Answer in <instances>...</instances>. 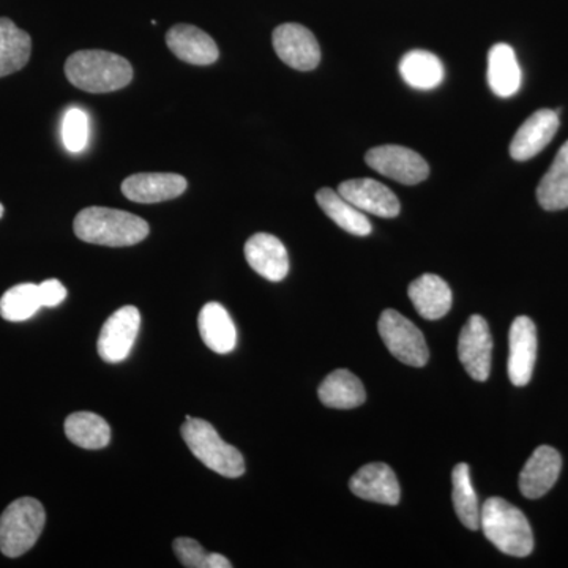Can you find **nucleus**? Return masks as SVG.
<instances>
[{
  "label": "nucleus",
  "instance_id": "1",
  "mask_svg": "<svg viewBox=\"0 0 568 568\" xmlns=\"http://www.w3.org/2000/svg\"><path fill=\"white\" fill-rule=\"evenodd\" d=\"M74 234L82 242L103 246H132L149 235L148 222L133 213L108 207H88L78 213Z\"/></svg>",
  "mask_w": 568,
  "mask_h": 568
},
{
  "label": "nucleus",
  "instance_id": "2",
  "mask_svg": "<svg viewBox=\"0 0 568 568\" xmlns=\"http://www.w3.org/2000/svg\"><path fill=\"white\" fill-rule=\"evenodd\" d=\"M74 88L89 93H108L126 88L133 80L132 63L108 51H78L65 63Z\"/></svg>",
  "mask_w": 568,
  "mask_h": 568
},
{
  "label": "nucleus",
  "instance_id": "3",
  "mask_svg": "<svg viewBox=\"0 0 568 568\" xmlns=\"http://www.w3.org/2000/svg\"><path fill=\"white\" fill-rule=\"evenodd\" d=\"M485 537L504 555L526 558L534 549V534L526 515L503 497H491L480 510Z\"/></svg>",
  "mask_w": 568,
  "mask_h": 568
},
{
  "label": "nucleus",
  "instance_id": "4",
  "mask_svg": "<svg viewBox=\"0 0 568 568\" xmlns=\"http://www.w3.org/2000/svg\"><path fill=\"white\" fill-rule=\"evenodd\" d=\"M181 433L194 457L213 473L227 478L244 476L245 462L241 452L224 443L209 422L186 416Z\"/></svg>",
  "mask_w": 568,
  "mask_h": 568
},
{
  "label": "nucleus",
  "instance_id": "5",
  "mask_svg": "<svg viewBox=\"0 0 568 568\" xmlns=\"http://www.w3.org/2000/svg\"><path fill=\"white\" fill-rule=\"evenodd\" d=\"M47 511L33 497L14 500L0 517V551L7 558H20L39 541Z\"/></svg>",
  "mask_w": 568,
  "mask_h": 568
},
{
  "label": "nucleus",
  "instance_id": "6",
  "mask_svg": "<svg viewBox=\"0 0 568 568\" xmlns=\"http://www.w3.org/2000/svg\"><path fill=\"white\" fill-rule=\"evenodd\" d=\"M377 331L388 353L398 358L402 364L417 366V368L428 364L429 349L424 334L416 324L399 315L396 310H386L381 315Z\"/></svg>",
  "mask_w": 568,
  "mask_h": 568
},
{
  "label": "nucleus",
  "instance_id": "7",
  "mask_svg": "<svg viewBox=\"0 0 568 568\" xmlns=\"http://www.w3.org/2000/svg\"><path fill=\"white\" fill-rule=\"evenodd\" d=\"M365 162L376 173L405 185H417L429 175L428 163L420 153L403 145H379L366 152Z\"/></svg>",
  "mask_w": 568,
  "mask_h": 568
},
{
  "label": "nucleus",
  "instance_id": "8",
  "mask_svg": "<svg viewBox=\"0 0 568 568\" xmlns=\"http://www.w3.org/2000/svg\"><path fill=\"white\" fill-rule=\"evenodd\" d=\"M141 315L136 306L126 305L108 317L100 332L99 355L108 364H119L132 353L140 334Z\"/></svg>",
  "mask_w": 568,
  "mask_h": 568
},
{
  "label": "nucleus",
  "instance_id": "9",
  "mask_svg": "<svg viewBox=\"0 0 568 568\" xmlns=\"http://www.w3.org/2000/svg\"><path fill=\"white\" fill-rule=\"evenodd\" d=\"M493 338L480 315L470 316L458 339V357L473 379L485 383L491 373Z\"/></svg>",
  "mask_w": 568,
  "mask_h": 568
},
{
  "label": "nucleus",
  "instance_id": "10",
  "mask_svg": "<svg viewBox=\"0 0 568 568\" xmlns=\"http://www.w3.org/2000/svg\"><path fill=\"white\" fill-rule=\"evenodd\" d=\"M274 50L291 69L315 70L321 62V48L316 37L305 26L282 24L274 31Z\"/></svg>",
  "mask_w": 568,
  "mask_h": 568
},
{
  "label": "nucleus",
  "instance_id": "11",
  "mask_svg": "<svg viewBox=\"0 0 568 568\" xmlns=\"http://www.w3.org/2000/svg\"><path fill=\"white\" fill-rule=\"evenodd\" d=\"M508 377L518 387L528 386L532 379L537 358V328L528 316H518L508 335Z\"/></svg>",
  "mask_w": 568,
  "mask_h": 568
},
{
  "label": "nucleus",
  "instance_id": "12",
  "mask_svg": "<svg viewBox=\"0 0 568 568\" xmlns=\"http://www.w3.org/2000/svg\"><path fill=\"white\" fill-rule=\"evenodd\" d=\"M338 193L358 211L372 213L381 219H395L402 211L395 193L375 179H351L339 183Z\"/></svg>",
  "mask_w": 568,
  "mask_h": 568
},
{
  "label": "nucleus",
  "instance_id": "13",
  "mask_svg": "<svg viewBox=\"0 0 568 568\" xmlns=\"http://www.w3.org/2000/svg\"><path fill=\"white\" fill-rule=\"evenodd\" d=\"M559 129V114L552 110L534 112L528 121L519 126L510 144L511 159L528 162L537 156L552 141Z\"/></svg>",
  "mask_w": 568,
  "mask_h": 568
},
{
  "label": "nucleus",
  "instance_id": "14",
  "mask_svg": "<svg viewBox=\"0 0 568 568\" xmlns=\"http://www.w3.org/2000/svg\"><path fill=\"white\" fill-rule=\"evenodd\" d=\"M186 186V179L179 174H134L123 181L122 193L133 203L155 204L182 196Z\"/></svg>",
  "mask_w": 568,
  "mask_h": 568
},
{
  "label": "nucleus",
  "instance_id": "15",
  "mask_svg": "<svg viewBox=\"0 0 568 568\" xmlns=\"http://www.w3.org/2000/svg\"><path fill=\"white\" fill-rule=\"evenodd\" d=\"M246 263L268 282L278 283L290 272V254L278 237L257 233L245 244Z\"/></svg>",
  "mask_w": 568,
  "mask_h": 568
},
{
  "label": "nucleus",
  "instance_id": "16",
  "mask_svg": "<svg viewBox=\"0 0 568 568\" xmlns=\"http://www.w3.org/2000/svg\"><path fill=\"white\" fill-rule=\"evenodd\" d=\"M562 469V458L556 448H536L519 474V491L528 499H538L555 487Z\"/></svg>",
  "mask_w": 568,
  "mask_h": 568
},
{
  "label": "nucleus",
  "instance_id": "17",
  "mask_svg": "<svg viewBox=\"0 0 568 568\" xmlns=\"http://www.w3.org/2000/svg\"><path fill=\"white\" fill-rule=\"evenodd\" d=\"M349 488L361 499L386 504V506H396L402 496L398 478L392 467L384 463H369L361 467L351 477Z\"/></svg>",
  "mask_w": 568,
  "mask_h": 568
},
{
  "label": "nucleus",
  "instance_id": "18",
  "mask_svg": "<svg viewBox=\"0 0 568 568\" xmlns=\"http://www.w3.org/2000/svg\"><path fill=\"white\" fill-rule=\"evenodd\" d=\"M168 48L175 58L192 65H211L219 61V47L211 36L190 24H178L166 33Z\"/></svg>",
  "mask_w": 568,
  "mask_h": 568
},
{
  "label": "nucleus",
  "instance_id": "19",
  "mask_svg": "<svg viewBox=\"0 0 568 568\" xmlns=\"http://www.w3.org/2000/svg\"><path fill=\"white\" fill-rule=\"evenodd\" d=\"M410 302L416 306L418 315L428 321H437L447 315L454 302L450 286L440 276L425 274L410 283Z\"/></svg>",
  "mask_w": 568,
  "mask_h": 568
},
{
  "label": "nucleus",
  "instance_id": "20",
  "mask_svg": "<svg viewBox=\"0 0 568 568\" xmlns=\"http://www.w3.org/2000/svg\"><path fill=\"white\" fill-rule=\"evenodd\" d=\"M201 338L209 349L216 354L233 353L237 345V328L233 317L223 305L211 302L205 304L197 317Z\"/></svg>",
  "mask_w": 568,
  "mask_h": 568
},
{
  "label": "nucleus",
  "instance_id": "21",
  "mask_svg": "<svg viewBox=\"0 0 568 568\" xmlns=\"http://www.w3.org/2000/svg\"><path fill=\"white\" fill-rule=\"evenodd\" d=\"M521 67L514 48L497 43L488 54V84L500 99H508L521 88Z\"/></svg>",
  "mask_w": 568,
  "mask_h": 568
},
{
  "label": "nucleus",
  "instance_id": "22",
  "mask_svg": "<svg viewBox=\"0 0 568 568\" xmlns=\"http://www.w3.org/2000/svg\"><path fill=\"white\" fill-rule=\"evenodd\" d=\"M321 403L332 409H354L364 405L366 392L364 384L349 369H335L323 383L320 390Z\"/></svg>",
  "mask_w": 568,
  "mask_h": 568
},
{
  "label": "nucleus",
  "instance_id": "23",
  "mask_svg": "<svg viewBox=\"0 0 568 568\" xmlns=\"http://www.w3.org/2000/svg\"><path fill=\"white\" fill-rule=\"evenodd\" d=\"M399 73L407 85L418 91H433L444 81V65L428 51H409L399 62Z\"/></svg>",
  "mask_w": 568,
  "mask_h": 568
},
{
  "label": "nucleus",
  "instance_id": "24",
  "mask_svg": "<svg viewBox=\"0 0 568 568\" xmlns=\"http://www.w3.org/2000/svg\"><path fill=\"white\" fill-rule=\"evenodd\" d=\"M31 52V36L9 18H0V78L24 69Z\"/></svg>",
  "mask_w": 568,
  "mask_h": 568
},
{
  "label": "nucleus",
  "instance_id": "25",
  "mask_svg": "<svg viewBox=\"0 0 568 568\" xmlns=\"http://www.w3.org/2000/svg\"><path fill=\"white\" fill-rule=\"evenodd\" d=\"M316 201L323 209L325 215L338 224L346 233L361 235L372 234V223L366 219L365 213L358 211L346 197L332 189H321L316 193Z\"/></svg>",
  "mask_w": 568,
  "mask_h": 568
},
{
  "label": "nucleus",
  "instance_id": "26",
  "mask_svg": "<svg viewBox=\"0 0 568 568\" xmlns=\"http://www.w3.org/2000/svg\"><path fill=\"white\" fill-rule=\"evenodd\" d=\"M537 200L545 211L568 209V141L559 149L548 173L538 183Z\"/></svg>",
  "mask_w": 568,
  "mask_h": 568
},
{
  "label": "nucleus",
  "instance_id": "27",
  "mask_svg": "<svg viewBox=\"0 0 568 568\" xmlns=\"http://www.w3.org/2000/svg\"><path fill=\"white\" fill-rule=\"evenodd\" d=\"M65 435L74 446L99 450L110 444L111 428L103 417L93 413H74L67 417Z\"/></svg>",
  "mask_w": 568,
  "mask_h": 568
},
{
  "label": "nucleus",
  "instance_id": "28",
  "mask_svg": "<svg viewBox=\"0 0 568 568\" xmlns=\"http://www.w3.org/2000/svg\"><path fill=\"white\" fill-rule=\"evenodd\" d=\"M452 485H454L452 500H454L459 521L467 529H480V507H478L477 495L474 491L473 481H470L469 465L459 463L454 467Z\"/></svg>",
  "mask_w": 568,
  "mask_h": 568
},
{
  "label": "nucleus",
  "instance_id": "29",
  "mask_svg": "<svg viewBox=\"0 0 568 568\" xmlns=\"http://www.w3.org/2000/svg\"><path fill=\"white\" fill-rule=\"evenodd\" d=\"M39 284L22 283L11 287L0 298V316L10 323L31 320L41 308Z\"/></svg>",
  "mask_w": 568,
  "mask_h": 568
},
{
  "label": "nucleus",
  "instance_id": "30",
  "mask_svg": "<svg viewBox=\"0 0 568 568\" xmlns=\"http://www.w3.org/2000/svg\"><path fill=\"white\" fill-rule=\"evenodd\" d=\"M91 134L89 118L81 108H70L63 114L62 121V141L67 151L80 153L84 151Z\"/></svg>",
  "mask_w": 568,
  "mask_h": 568
},
{
  "label": "nucleus",
  "instance_id": "31",
  "mask_svg": "<svg viewBox=\"0 0 568 568\" xmlns=\"http://www.w3.org/2000/svg\"><path fill=\"white\" fill-rule=\"evenodd\" d=\"M174 552L186 568H207L209 552L190 537H181L174 541Z\"/></svg>",
  "mask_w": 568,
  "mask_h": 568
},
{
  "label": "nucleus",
  "instance_id": "32",
  "mask_svg": "<svg viewBox=\"0 0 568 568\" xmlns=\"http://www.w3.org/2000/svg\"><path fill=\"white\" fill-rule=\"evenodd\" d=\"M41 305L48 306V308H54L59 306L67 298L65 286L59 280H47L39 284Z\"/></svg>",
  "mask_w": 568,
  "mask_h": 568
},
{
  "label": "nucleus",
  "instance_id": "33",
  "mask_svg": "<svg viewBox=\"0 0 568 568\" xmlns=\"http://www.w3.org/2000/svg\"><path fill=\"white\" fill-rule=\"evenodd\" d=\"M233 564L219 552H209L207 568H231Z\"/></svg>",
  "mask_w": 568,
  "mask_h": 568
},
{
  "label": "nucleus",
  "instance_id": "34",
  "mask_svg": "<svg viewBox=\"0 0 568 568\" xmlns=\"http://www.w3.org/2000/svg\"><path fill=\"white\" fill-rule=\"evenodd\" d=\"M2 215H3V205L0 204V219H2Z\"/></svg>",
  "mask_w": 568,
  "mask_h": 568
}]
</instances>
